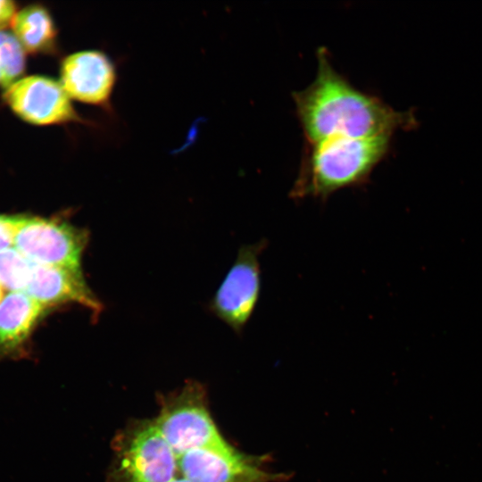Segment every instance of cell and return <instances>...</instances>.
<instances>
[{"label":"cell","mask_w":482,"mask_h":482,"mask_svg":"<svg viewBox=\"0 0 482 482\" xmlns=\"http://www.w3.org/2000/svg\"><path fill=\"white\" fill-rule=\"evenodd\" d=\"M0 86L4 87V76H3L1 65H0Z\"/></svg>","instance_id":"cell-18"},{"label":"cell","mask_w":482,"mask_h":482,"mask_svg":"<svg viewBox=\"0 0 482 482\" xmlns=\"http://www.w3.org/2000/svg\"><path fill=\"white\" fill-rule=\"evenodd\" d=\"M269 245L266 238L243 245L210 303V311L241 336L260 299V258Z\"/></svg>","instance_id":"cell-6"},{"label":"cell","mask_w":482,"mask_h":482,"mask_svg":"<svg viewBox=\"0 0 482 482\" xmlns=\"http://www.w3.org/2000/svg\"><path fill=\"white\" fill-rule=\"evenodd\" d=\"M86 230L57 218L20 215L13 247L31 262L81 270Z\"/></svg>","instance_id":"cell-5"},{"label":"cell","mask_w":482,"mask_h":482,"mask_svg":"<svg viewBox=\"0 0 482 482\" xmlns=\"http://www.w3.org/2000/svg\"><path fill=\"white\" fill-rule=\"evenodd\" d=\"M169 482H191V481L179 474L177 477H175Z\"/></svg>","instance_id":"cell-17"},{"label":"cell","mask_w":482,"mask_h":482,"mask_svg":"<svg viewBox=\"0 0 482 482\" xmlns=\"http://www.w3.org/2000/svg\"><path fill=\"white\" fill-rule=\"evenodd\" d=\"M390 137H334L306 144L290 198L325 202L338 190L366 184L386 154Z\"/></svg>","instance_id":"cell-2"},{"label":"cell","mask_w":482,"mask_h":482,"mask_svg":"<svg viewBox=\"0 0 482 482\" xmlns=\"http://www.w3.org/2000/svg\"><path fill=\"white\" fill-rule=\"evenodd\" d=\"M177 458L179 474L191 482H275L281 478L265 470L261 458L244 454L231 445L195 449Z\"/></svg>","instance_id":"cell-8"},{"label":"cell","mask_w":482,"mask_h":482,"mask_svg":"<svg viewBox=\"0 0 482 482\" xmlns=\"http://www.w3.org/2000/svg\"><path fill=\"white\" fill-rule=\"evenodd\" d=\"M3 99L15 114L32 124L80 120L61 82L48 77L21 78L4 88Z\"/></svg>","instance_id":"cell-7"},{"label":"cell","mask_w":482,"mask_h":482,"mask_svg":"<svg viewBox=\"0 0 482 482\" xmlns=\"http://www.w3.org/2000/svg\"><path fill=\"white\" fill-rule=\"evenodd\" d=\"M61 84L71 98L103 105L110 99L115 70L99 51H81L65 57L61 64Z\"/></svg>","instance_id":"cell-9"},{"label":"cell","mask_w":482,"mask_h":482,"mask_svg":"<svg viewBox=\"0 0 482 482\" xmlns=\"http://www.w3.org/2000/svg\"><path fill=\"white\" fill-rule=\"evenodd\" d=\"M31 268L32 262L14 247L0 250V284L4 288L24 292Z\"/></svg>","instance_id":"cell-13"},{"label":"cell","mask_w":482,"mask_h":482,"mask_svg":"<svg viewBox=\"0 0 482 482\" xmlns=\"http://www.w3.org/2000/svg\"><path fill=\"white\" fill-rule=\"evenodd\" d=\"M160 408L153 419L174 453L200 448L230 445L220 433L209 411L206 392L196 381H188L175 392L161 395Z\"/></svg>","instance_id":"cell-4"},{"label":"cell","mask_w":482,"mask_h":482,"mask_svg":"<svg viewBox=\"0 0 482 482\" xmlns=\"http://www.w3.org/2000/svg\"><path fill=\"white\" fill-rule=\"evenodd\" d=\"M26 51L12 33L0 31V65L4 87L20 79L26 66Z\"/></svg>","instance_id":"cell-14"},{"label":"cell","mask_w":482,"mask_h":482,"mask_svg":"<svg viewBox=\"0 0 482 482\" xmlns=\"http://www.w3.org/2000/svg\"><path fill=\"white\" fill-rule=\"evenodd\" d=\"M4 298V287L0 284V302Z\"/></svg>","instance_id":"cell-19"},{"label":"cell","mask_w":482,"mask_h":482,"mask_svg":"<svg viewBox=\"0 0 482 482\" xmlns=\"http://www.w3.org/2000/svg\"><path fill=\"white\" fill-rule=\"evenodd\" d=\"M45 308L25 292H9L0 302V355L20 357Z\"/></svg>","instance_id":"cell-11"},{"label":"cell","mask_w":482,"mask_h":482,"mask_svg":"<svg viewBox=\"0 0 482 482\" xmlns=\"http://www.w3.org/2000/svg\"><path fill=\"white\" fill-rule=\"evenodd\" d=\"M16 4L10 0H0V31L11 25L16 14Z\"/></svg>","instance_id":"cell-16"},{"label":"cell","mask_w":482,"mask_h":482,"mask_svg":"<svg viewBox=\"0 0 482 482\" xmlns=\"http://www.w3.org/2000/svg\"><path fill=\"white\" fill-rule=\"evenodd\" d=\"M106 482H169L179 475L178 458L153 420H134L112 441Z\"/></svg>","instance_id":"cell-3"},{"label":"cell","mask_w":482,"mask_h":482,"mask_svg":"<svg viewBox=\"0 0 482 482\" xmlns=\"http://www.w3.org/2000/svg\"><path fill=\"white\" fill-rule=\"evenodd\" d=\"M20 215L0 214V250L13 247Z\"/></svg>","instance_id":"cell-15"},{"label":"cell","mask_w":482,"mask_h":482,"mask_svg":"<svg viewBox=\"0 0 482 482\" xmlns=\"http://www.w3.org/2000/svg\"><path fill=\"white\" fill-rule=\"evenodd\" d=\"M24 292L45 309L67 303L82 304L96 313L102 309L81 270L32 262Z\"/></svg>","instance_id":"cell-10"},{"label":"cell","mask_w":482,"mask_h":482,"mask_svg":"<svg viewBox=\"0 0 482 482\" xmlns=\"http://www.w3.org/2000/svg\"><path fill=\"white\" fill-rule=\"evenodd\" d=\"M317 60L313 81L293 93L306 144L334 137L391 136L415 121L410 112H396L352 85L335 69L325 48L318 50Z\"/></svg>","instance_id":"cell-1"},{"label":"cell","mask_w":482,"mask_h":482,"mask_svg":"<svg viewBox=\"0 0 482 482\" xmlns=\"http://www.w3.org/2000/svg\"><path fill=\"white\" fill-rule=\"evenodd\" d=\"M12 27L24 50L31 54H54L57 50V29L48 10L30 4L16 12Z\"/></svg>","instance_id":"cell-12"}]
</instances>
